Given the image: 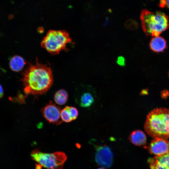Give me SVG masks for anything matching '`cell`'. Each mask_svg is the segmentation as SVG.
<instances>
[{
  "instance_id": "cell-1",
  "label": "cell",
  "mask_w": 169,
  "mask_h": 169,
  "mask_svg": "<svg viewBox=\"0 0 169 169\" xmlns=\"http://www.w3.org/2000/svg\"><path fill=\"white\" fill-rule=\"evenodd\" d=\"M22 81L26 95L43 94L52 84L53 78L52 70L47 65L37 62L35 64L29 66L25 70Z\"/></svg>"
},
{
  "instance_id": "cell-2",
  "label": "cell",
  "mask_w": 169,
  "mask_h": 169,
  "mask_svg": "<svg viewBox=\"0 0 169 169\" xmlns=\"http://www.w3.org/2000/svg\"><path fill=\"white\" fill-rule=\"evenodd\" d=\"M145 131L153 138H169V110L154 109L147 115L144 125Z\"/></svg>"
},
{
  "instance_id": "cell-3",
  "label": "cell",
  "mask_w": 169,
  "mask_h": 169,
  "mask_svg": "<svg viewBox=\"0 0 169 169\" xmlns=\"http://www.w3.org/2000/svg\"><path fill=\"white\" fill-rule=\"evenodd\" d=\"M140 18L142 29L147 36H158L169 27L168 17L160 11L143 9Z\"/></svg>"
},
{
  "instance_id": "cell-4",
  "label": "cell",
  "mask_w": 169,
  "mask_h": 169,
  "mask_svg": "<svg viewBox=\"0 0 169 169\" xmlns=\"http://www.w3.org/2000/svg\"><path fill=\"white\" fill-rule=\"evenodd\" d=\"M72 42L68 32L64 30H50L41 42L42 47L52 54H59L67 49L66 45Z\"/></svg>"
},
{
  "instance_id": "cell-5",
  "label": "cell",
  "mask_w": 169,
  "mask_h": 169,
  "mask_svg": "<svg viewBox=\"0 0 169 169\" xmlns=\"http://www.w3.org/2000/svg\"><path fill=\"white\" fill-rule=\"evenodd\" d=\"M31 156L38 165L47 169H62L67 158L66 154L62 152L47 153L37 149L31 152Z\"/></svg>"
},
{
  "instance_id": "cell-6",
  "label": "cell",
  "mask_w": 169,
  "mask_h": 169,
  "mask_svg": "<svg viewBox=\"0 0 169 169\" xmlns=\"http://www.w3.org/2000/svg\"><path fill=\"white\" fill-rule=\"evenodd\" d=\"M94 146L95 160L97 164L105 168L110 167L113 162V154L111 148L105 145Z\"/></svg>"
},
{
  "instance_id": "cell-7",
  "label": "cell",
  "mask_w": 169,
  "mask_h": 169,
  "mask_svg": "<svg viewBox=\"0 0 169 169\" xmlns=\"http://www.w3.org/2000/svg\"><path fill=\"white\" fill-rule=\"evenodd\" d=\"M60 107L50 101L43 107L41 112L44 118L49 122L57 125L61 124L62 121L60 116Z\"/></svg>"
},
{
  "instance_id": "cell-8",
  "label": "cell",
  "mask_w": 169,
  "mask_h": 169,
  "mask_svg": "<svg viewBox=\"0 0 169 169\" xmlns=\"http://www.w3.org/2000/svg\"><path fill=\"white\" fill-rule=\"evenodd\" d=\"M148 149L151 154L160 156L169 153V141L161 138H154L149 145Z\"/></svg>"
},
{
  "instance_id": "cell-9",
  "label": "cell",
  "mask_w": 169,
  "mask_h": 169,
  "mask_svg": "<svg viewBox=\"0 0 169 169\" xmlns=\"http://www.w3.org/2000/svg\"><path fill=\"white\" fill-rule=\"evenodd\" d=\"M151 169H169V153L148 159Z\"/></svg>"
},
{
  "instance_id": "cell-10",
  "label": "cell",
  "mask_w": 169,
  "mask_h": 169,
  "mask_svg": "<svg viewBox=\"0 0 169 169\" xmlns=\"http://www.w3.org/2000/svg\"><path fill=\"white\" fill-rule=\"evenodd\" d=\"M128 139L134 145L138 146H145L146 144L147 137L145 134L140 130L132 131L130 134Z\"/></svg>"
},
{
  "instance_id": "cell-11",
  "label": "cell",
  "mask_w": 169,
  "mask_h": 169,
  "mask_svg": "<svg viewBox=\"0 0 169 169\" xmlns=\"http://www.w3.org/2000/svg\"><path fill=\"white\" fill-rule=\"evenodd\" d=\"M151 49L156 52L163 51L166 49L167 44L165 39L159 36L153 37L149 44Z\"/></svg>"
},
{
  "instance_id": "cell-12",
  "label": "cell",
  "mask_w": 169,
  "mask_h": 169,
  "mask_svg": "<svg viewBox=\"0 0 169 169\" xmlns=\"http://www.w3.org/2000/svg\"><path fill=\"white\" fill-rule=\"evenodd\" d=\"M25 64L26 62L24 59L18 55H15L12 57L9 62L10 68L15 72L21 70Z\"/></svg>"
},
{
  "instance_id": "cell-13",
  "label": "cell",
  "mask_w": 169,
  "mask_h": 169,
  "mask_svg": "<svg viewBox=\"0 0 169 169\" xmlns=\"http://www.w3.org/2000/svg\"><path fill=\"white\" fill-rule=\"evenodd\" d=\"M94 97L90 93L85 92L80 97L79 104L82 107H89L94 103Z\"/></svg>"
},
{
  "instance_id": "cell-14",
  "label": "cell",
  "mask_w": 169,
  "mask_h": 169,
  "mask_svg": "<svg viewBox=\"0 0 169 169\" xmlns=\"http://www.w3.org/2000/svg\"><path fill=\"white\" fill-rule=\"evenodd\" d=\"M68 97V95L67 92L64 90L60 89L55 93L54 99L57 104L62 105L66 103Z\"/></svg>"
},
{
  "instance_id": "cell-15",
  "label": "cell",
  "mask_w": 169,
  "mask_h": 169,
  "mask_svg": "<svg viewBox=\"0 0 169 169\" xmlns=\"http://www.w3.org/2000/svg\"><path fill=\"white\" fill-rule=\"evenodd\" d=\"M60 116L63 121L68 123L73 120L69 110V106H66L61 110Z\"/></svg>"
},
{
  "instance_id": "cell-16",
  "label": "cell",
  "mask_w": 169,
  "mask_h": 169,
  "mask_svg": "<svg viewBox=\"0 0 169 169\" xmlns=\"http://www.w3.org/2000/svg\"><path fill=\"white\" fill-rule=\"evenodd\" d=\"M126 28L130 30H134L138 28V23L136 22L132 19H129L126 20L125 23Z\"/></svg>"
},
{
  "instance_id": "cell-17",
  "label": "cell",
  "mask_w": 169,
  "mask_h": 169,
  "mask_svg": "<svg viewBox=\"0 0 169 169\" xmlns=\"http://www.w3.org/2000/svg\"><path fill=\"white\" fill-rule=\"evenodd\" d=\"M69 110L73 120L76 119L78 115V111L77 109L74 107L69 106Z\"/></svg>"
},
{
  "instance_id": "cell-18",
  "label": "cell",
  "mask_w": 169,
  "mask_h": 169,
  "mask_svg": "<svg viewBox=\"0 0 169 169\" xmlns=\"http://www.w3.org/2000/svg\"><path fill=\"white\" fill-rule=\"evenodd\" d=\"M125 59L124 57L120 56L117 57L116 63L119 66L123 67L125 65Z\"/></svg>"
},
{
  "instance_id": "cell-19",
  "label": "cell",
  "mask_w": 169,
  "mask_h": 169,
  "mask_svg": "<svg viewBox=\"0 0 169 169\" xmlns=\"http://www.w3.org/2000/svg\"><path fill=\"white\" fill-rule=\"evenodd\" d=\"M159 6L161 8L169 9V0H160Z\"/></svg>"
},
{
  "instance_id": "cell-20",
  "label": "cell",
  "mask_w": 169,
  "mask_h": 169,
  "mask_svg": "<svg viewBox=\"0 0 169 169\" xmlns=\"http://www.w3.org/2000/svg\"><path fill=\"white\" fill-rule=\"evenodd\" d=\"M4 95V92L3 88L0 84V99L2 98Z\"/></svg>"
},
{
  "instance_id": "cell-21",
  "label": "cell",
  "mask_w": 169,
  "mask_h": 169,
  "mask_svg": "<svg viewBox=\"0 0 169 169\" xmlns=\"http://www.w3.org/2000/svg\"><path fill=\"white\" fill-rule=\"evenodd\" d=\"M97 169H106L104 167H100L98 168Z\"/></svg>"
},
{
  "instance_id": "cell-22",
  "label": "cell",
  "mask_w": 169,
  "mask_h": 169,
  "mask_svg": "<svg viewBox=\"0 0 169 169\" xmlns=\"http://www.w3.org/2000/svg\"><path fill=\"white\" fill-rule=\"evenodd\" d=\"M168 76H169V72H168Z\"/></svg>"
}]
</instances>
